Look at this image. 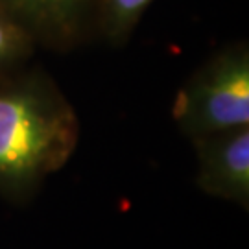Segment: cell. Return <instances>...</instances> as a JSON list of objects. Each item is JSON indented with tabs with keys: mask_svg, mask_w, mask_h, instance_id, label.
<instances>
[{
	"mask_svg": "<svg viewBox=\"0 0 249 249\" xmlns=\"http://www.w3.org/2000/svg\"><path fill=\"white\" fill-rule=\"evenodd\" d=\"M80 129L74 107L48 76L0 74V192L30 196L71 160Z\"/></svg>",
	"mask_w": 249,
	"mask_h": 249,
	"instance_id": "obj_1",
	"label": "cell"
},
{
	"mask_svg": "<svg viewBox=\"0 0 249 249\" xmlns=\"http://www.w3.org/2000/svg\"><path fill=\"white\" fill-rule=\"evenodd\" d=\"M34 46V37L13 17L0 9V74L8 72L26 57Z\"/></svg>",
	"mask_w": 249,
	"mask_h": 249,
	"instance_id": "obj_6",
	"label": "cell"
},
{
	"mask_svg": "<svg viewBox=\"0 0 249 249\" xmlns=\"http://www.w3.org/2000/svg\"><path fill=\"white\" fill-rule=\"evenodd\" d=\"M174 120L194 142L249 127V50L236 43L201 65L174 102Z\"/></svg>",
	"mask_w": 249,
	"mask_h": 249,
	"instance_id": "obj_2",
	"label": "cell"
},
{
	"mask_svg": "<svg viewBox=\"0 0 249 249\" xmlns=\"http://www.w3.org/2000/svg\"><path fill=\"white\" fill-rule=\"evenodd\" d=\"M153 0H98L100 22L111 41H124Z\"/></svg>",
	"mask_w": 249,
	"mask_h": 249,
	"instance_id": "obj_5",
	"label": "cell"
},
{
	"mask_svg": "<svg viewBox=\"0 0 249 249\" xmlns=\"http://www.w3.org/2000/svg\"><path fill=\"white\" fill-rule=\"evenodd\" d=\"M196 144V185L207 196L249 205V127L209 135Z\"/></svg>",
	"mask_w": 249,
	"mask_h": 249,
	"instance_id": "obj_3",
	"label": "cell"
},
{
	"mask_svg": "<svg viewBox=\"0 0 249 249\" xmlns=\"http://www.w3.org/2000/svg\"><path fill=\"white\" fill-rule=\"evenodd\" d=\"M98 0H0V9L13 17L34 41L53 45L71 43Z\"/></svg>",
	"mask_w": 249,
	"mask_h": 249,
	"instance_id": "obj_4",
	"label": "cell"
}]
</instances>
